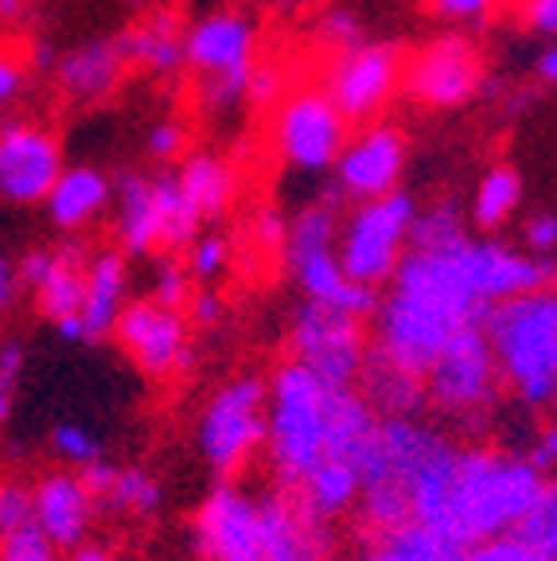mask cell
<instances>
[{
  "instance_id": "obj_1",
  "label": "cell",
  "mask_w": 557,
  "mask_h": 561,
  "mask_svg": "<svg viewBox=\"0 0 557 561\" xmlns=\"http://www.w3.org/2000/svg\"><path fill=\"white\" fill-rule=\"evenodd\" d=\"M546 483L523 456L444 440L410 480V518L476 546L507 535Z\"/></svg>"
},
{
  "instance_id": "obj_2",
  "label": "cell",
  "mask_w": 557,
  "mask_h": 561,
  "mask_svg": "<svg viewBox=\"0 0 557 561\" xmlns=\"http://www.w3.org/2000/svg\"><path fill=\"white\" fill-rule=\"evenodd\" d=\"M390 293L375 308V355L394 363L406 375L425 378L433 355L444 340L464 324H484L491 312L488 300H476L464 285L461 270L448 254L410 250L390 273Z\"/></svg>"
},
{
  "instance_id": "obj_3",
  "label": "cell",
  "mask_w": 557,
  "mask_h": 561,
  "mask_svg": "<svg viewBox=\"0 0 557 561\" xmlns=\"http://www.w3.org/2000/svg\"><path fill=\"white\" fill-rule=\"evenodd\" d=\"M484 335L496 355L499 378L519 402L542 410L557 390V297L549 289L519 293L491 305Z\"/></svg>"
},
{
  "instance_id": "obj_4",
  "label": "cell",
  "mask_w": 557,
  "mask_h": 561,
  "mask_svg": "<svg viewBox=\"0 0 557 561\" xmlns=\"http://www.w3.org/2000/svg\"><path fill=\"white\" fill-rule=\"evenodd\" d=\"M331 398L336 386L320 382L296 359L265 386V440L273 472L285 488H296L323 456H331Z\"/></svg>"
},
{
  "instance_id": "obj_5",
  "label": "cell",
  "mask_w": 557,
  "mask_h": 561,
  "mask_svg": "<svg viewBox=\"0 0 557 561\" xmlns=\"http://www.w3.org/2000/svg\"><path fill=\"white\" fill-rule=\"evenodd\" d=\"M413 210H418V199L401 187L355 203L336 227V257L343 273L359 285L383 289L398 257L406 254Z\"/></svg>"
},
{
  "instance_id": "obj_6",
  "label": "cell",
  "mask_w": 557,
  "mask_h": 561,
  "mask_svg": "<svg viewBox=\"0 0 557 561\" xmlns=\"http://www.w3.org/2000/svg\"><path fill=\"white\" fill-rule=\"evenodd\" d=\"M421 382H425V405H436L441 413L468 421V425L488 417L499 402L503 378H499L484 324L456 328L433 355Z\"/></svg>"
},
{
  "instance_id": "obj_7",
  "label": "cell",
  "mask_w": 557,
  "mask_h": 561,
  "mask_svg": "<svg viewBox=\"0 0 557 561\" xmlns=\"http://www.w3.org/2000/svg\"><path fill=\"white\" fill-rule=\"evenodd\" d=\"M270 129L281 164L308 175L331 172L343 140L351 137V122L340 114V105L331 102L323 87L285 90V98L273 105Z\"/></svg>"
},
{
  "instance_id": "obj_8",
  "label": "cell",
  "mask_w": 557,
  "mask_h": 561,
  "mask_svg": "<svg viewBox=\"0 0 557 561\" xmlns=\"http://www.w3.org/2000/svg\"><path fill=\"white\" fill-rule=\"evenodd\" d=\"M265 440V382L242 375L215 390L200 421V448L218 476L246 465V456Z\"/></svg>"
},
{
  "instance_id": "obj_9",
  "label": "cell",
  "mask_w": 557,
  "mask_h": 561,
  "mask_svg": "<svg viewBox=\"0 0 557 561\" xmlns=\"http://www.w3.org/2000/svg\"><path fill=\"white\" fill-rule=\"evenodd\" d=\"M288 343H293V359L312 370L320 382L355 386L366 355V335L359 316L305 300V305L296 308Z\"/></svg>"
},
{
  "instance_id": "obj_10",
  "label": "cell",
  "mask_w": 557,
  "mask_h": 561,
  "mask_svg": "<svg viewBox=\"0 0 557 561\" xmlns=\"http://www.w3.org/2000/svg\"><path fill=\"white\" fill-rule=\"evenodd\" d=\"M484 75L488 70L476 39L464 32H448L421 47L410 62H401V90L429 110H461L476 102Z\"/></svg>"
},
{
  "instance_id": "obj_11",
  "label": "cell",
  "mask_w": 557,
  "mask_h": 561,
  "mask_svg": "<svg viewBox=\"0 0 557 561\" xmlns=\"http://www.w3.org/2000/svg\"><path fill=\"white\" fill-rule=\"evenodd\" d=\"M401 51L394 44H363L348 47V51L331 55L328 79L323 90L348 122H375L383 117V110L394 102V94L401 90Z\"/></svg>"
},
{
  "instance_id": "obj_12",
  "label": "cell",
  "mask_w": 557,
  "mask_h": 561,
  "mask_svg": "<svg viewBox=\"0 0 557 561\" xmlns=\"http://www.w3.org/2000/svg\"><path fill=\"white\" fill-rule=\"evenodd\" d=\"M453 262L461 270L464 285L476 300L499 305L519 293L549 289L554 280V257H538L531 250H514L499 238H464L453 250Z\"/></svg>"
},
{
  "instance_id": "obj_13",
  "label": "cell",
  "mask_w": 557,
  "mask_h": 561,
  "mask_svg": "<svg viewBox=\"0 0 557 561\" xmlns=\"http://www.w3.org/2000/svg\"><path fill=\"white\" fill-rule=\"evenodd\" d=\"M410 164V140L398 125L390 122H366V129H359L355 137L343 140L340 157L331 164L336 175V192L340 199L363 203L386 195L394 187H401V175Z\"/></svg>"
},
{
  "instance_id": "obj_14",
  "label": "cell",
  "mask_w": 557,
  "mask_h": 561,
  "mask_svg": "<svg viewBox=\"0 0 557 561\" xmlns=\"http://www.w3.org/2000/svg\"><path fill=\"white\" fill-rule=\"evenodd\" d=\"M110 335H117V343L129 351L145 375H175V370H187L195 363L183 312L157 305V300H133V305L125 300Z\"/></svg>"
},
{
  "instance_id": "obj_15",
  "label": "cell",
  "mask_w": 557,
  "mask_h": 561,
  "mask_svg": "<svg viewBox=\"0 0 557 561\" xmlns=\"http://www.w3.org/2000/svg\"><path fill=\"white\" fill-rule=\"evenodd\" d=\"M258 62V20L238 9H218L183 24V67L200 79H250Z\"/></svg>"
},
{
  "instance_id": "obj_16",
  "label": "cell",
  "mask_w": 557,
  "mask_h": 561,
  "mask_svg": "<svg viewBox=\"0 0 557 561\" xmlns=\"http://www.w3.org/2000/svg\"><path fill=\"white\" fill-rule=\"evenodd\" d=\"M59 172L62 145L52 129L35 122L0 125V199L16 203V207L44 203Z\"/></svg>"
},
{
  "instance_id": "obj_17",
  "label": "cell",
  "mask_w": 557,
  "mask_h": 561,
  "mask_svg": "<svg viewBox=\"0 0 557 561\" xmlns=\"http://www.w3.org/2000/svg\"><path fill=\"white\" fill-rule=\"evenodd\" d=\"M195 546L207 561H262L258 500L230 483L215 488L195 515Z\"/></svg>"
},
{
  "instance_id": "obj_18",
  "label": "cell",
  "mask_w": 557,
  "mask_h": 561,
  "mask_svg": "<svg viewBox=\"0 0 557 561\" xmlns=\"http://www.w3.org/2000/svg\"><path fill=\"white\" fill-rule=\"evenodd\" d=\"M258 542L262 561H323L331 550L328 518L288 495H265L258 500Z\"/></svg>"
},
{
  "instance_id": "obj_19",
  "label": "cell",
  "mask_w": 557,
  "mask_h": 561,
  "mask_svg": "<svg viewBox=\"0 0 557 561\" xmlns=\"http://www.w3.org/2000/svg\"><path fill=\"white\" fill-rule=\"evenodd\" d=\"M125 51L117 44V35H102V39H87V44L70 47V51L59 55L55 62V82L67 98L75 102H102L110 98L125 79Z\"/></svg>"
},
{
  "instance_id": "obj_20",
  "label": "cell",
  "mask_w": 557,
  "mask_h": 561,
  "mask_svg": "<svg viewBox=\"0 0 557 561\" xmlns=\"http://www.w3.org/2000/svg\"><path fill=\"white\" fill-rule=\"evenodd\" d=\"M94 500L79 483V476H47L32 491V523L55 550H75L87 538Z\"/></svg>"
},
{
  "instance_id": "obj_21",
  "label": "cell",
  "mask_w": 557,
  "mask_h": 561,
  "mask_svg": "<svg viewBox=\"0 0 557 561\" xmlns=\"http://www.w3.org/2000/svg\"><path fill=\"white\" fill-rule=\"evenodd\" d=\"M125 300H129V262L122 250H98L82 270V343L105 340L114 332V320Z\"/></svg>"
},
{
  "instance_id": "obj_22",
  "label": "cell",
  "mask_w": 557,
  "mask_h": 561,
  "mask_svg": "<svg viewBox=\"0 0 557 561\" xmlns=\"http://www.w3.org/2000/svg\"><path fill=\"white\" fill-rule=\"evenodd\" d=\"M117 199V242L125 257H148L160 250L164 234V207H160L157 180L145 172H122L114 180Z\"/></svg>"
},
{
  "instance_id": "obj_23",
  "label": "cell",
  "mask_w": 557,
  "mask_h": 561,
  "mask_svg": "<svg viewBox=\"0 0 557 561\" xmlns=\"http://www.w3.org/2000/svg\"><path fill=\"white\" fill-rule=\"evenodd\" d=\"M288 270H293V277H296V285H300V293H305V300L340 308V312H351V316H359V320L375 316L378 289L359 285V280H351L348 273H343L340 257H336V245L296 257Z\"/></svg>"
},
{
  "instance_id": "obj_24",
  "label": "cell",
  "mask_w": 557,
  "mask_h": 561,
  "mask_svg": "<svg viewBox=\"0 0 557 561\" xmlns=\"http://www.w3.org/2000/svg\"><path fill=\"white\" fill-rule=\"evenodd\" d=\"M114 199V180L94 164H62V172L55 175L52 192L44 195V207L52 215V222L67 234L90 227Z\"/></svg>"
},
{
  "instance_id": "obj_25",
  "label": "cell",
  "mask_w": 557,
  "mask_h": 561,
  "mask_svg": "<svg viewBox=\"0 0 557 561\" xmlns=\"http://www.w3.org/2000/svg\"><path fill=\"white\" fill-rule=\"evenodd\" d=\"M125 51V62L148 70V75H180L183 70V20L172 9L152 12L148 20L133 24L125 35H117Z\"/></svg>"
},
{
  "instance_id": "obj_26",
  "label": "cell",
  "mask_w": 557,
  "mask_h": 561,
  "mask_svg": "<svg viewBox=\"0 0 557 561\" xmlns=\"http://www.w3.org/2000/svg\"><path fill=\"white\" fill-rule=\"evenodd\" d=\"M175 184H180L183 199L200 210L203 222H215L227 215V207L238 195V172L227 157L218 152H192L183 157L180 172H175Z\"/></svg>"
},
{
  "instance_id": "obj_27",
  "label": "cell",
  "mask_w": 557,
  "mask_h": 561,
  "mask_svg": "<svg viewBox=\"0 0 557 561\" xmlns=\"http://www.w3.org/2000/svg\"><path fill=\"white\" fill-rule=\"evenodd\" d=\"M355 382H363L359 394L366 398V405L375 413H386V417H413V413L425 410V382L418 375H406L394 363H386L371 347H366Z\"/></svg>"
},
{
  "instance_id": "obj_28",
  "label": "cell",
  "mask_w": 557,
  "mask_h": 561,
  "mask_svg": "<svg viewBox=\"0 0 557 561\" xmlns=\"http://www.w3.org/2000/svg\"><path fill=\"white\" fill-rule=\"evenodd\" d=\"M468 550L471 546L410 518V523L394 526V530H378L371 550L359 561H468Z\"/></svg>"
},
{
  "instance_id": "obj_29",
  "label": "cell",
  "mask_w": 557,
  "mask_h": 561,
  "mask_svg": "<svg viewBox=\"0 0 557 561\" xmlns=\"http://www.w3.org/2000/svg\"><path fill=\"white\" fill-rule=\"evenodd\" d=\"M87 250L82 245H62V250H52L44 273L35 280V300H39V312L47 320H62V316L79 312L82 305V270H87Z\"/></svg>"
},
{
  "instance_id": "obj_30",
  "label": "cell",
  "mask_w": 557,
  "mask_h": 561,
  "mask_svg": "<svg viewBox=\"0 0 557 561\" xmlns=\"http://www.w3.org/2000/svg\"><path fill=\"white\" fill-rule=\"evenodd\" d=\"M523 195H526V187H523L519 168H511V164L488 168V172L479 175L476 192H471V207H468L471 227L484 230V234H496L499 227H507V222L514 219Z\"/></svg>"
},
{
  "instance_id": "obj_31",
  "label": "cell",
  "mask_w": 557,
  "mask_h": 561,
  "mask_svg": "<svg viewBox=\"0 0 557 561\" xmlns=\"http://www.w3.org/2000/svg\"><path fill=\"white\" fill-rule=\"evenodd\" d=\"M296 500L312 507L316 515L331 518L340 515V511L355 507L359 500V472L351 460H340V456H323L320 465L305 476V480L296 483Z\"/></svg>"
},
{
  "instance_id": "obj_32",
  "label": "cell",
  "mask_w": 557,
  "mask_h": 561,
  "mask_svg": "<svg viewBox=\"0 0 557 561\" xmlns=\"http://www.w3.org/2000/svg\"><path fill=\"white\" fill-rule=\"evenodd\" d=\"M340 207H331L328 199L323 203H308V207H300L288 219L285 227V242H281V254H285V265H293L296 257L305 254H316V250H328V245H336V227H340V215H336Z\"/></svg>"
},
{
  "instance_id": "obj_33",
  "label": "cell",
  "mask_w": 557,
  "mask_h": 561,
  "mask_svg": "<svg viewBox=\"0 0 557 561\" xmlns=\"http://www.w3.org/2000/svg\"><path fill=\"white\" fill-rule=\"evenodd\" d=\"M464 238H468V219H464V210L456 207L453 199H444L425 210L421 207L413 210L406 245H410V250H436V254H448V250H456Z\"/></svg>"
},
{
  "instance_id": "obj_34",
  "label": "cell",
  "mask_w": 557,
  "mask_h": 561,
  "mask_svg": "<svg viewBox=\"0 0 557 561\" xmlns=\"http://www.w3.org/2000/svg\"><path fill=\"white\" fill-rule=\"evenodd\" d=\"M157 180V195H160V207H164V234H160V245L164 250H187L192 245V238L200 234L207 222L200 219V210L192 207V203L183 199L180 184H175V172H160L152 175Z\"/></svg>"
},
{
  "instance_id": "obj_35",
  "label": "cell",
  "mask_w": 557,
  "mask_h": 561,
  "mask_svg": "<svg viewBox=\"0 0 557 561\" xmlns=\"http://www.w3.org/2000/svg\"><path fill=\"white\" fill-rule=\"evenodd\" d=\"M160 500H164V488L157 483V476H148L145 468H117L114 483L98 503L117 515H152Z\"/></svg>"
},
{
  "instance_id": "obj_36",
  "label": "cell",
  "mask_w": 557,
  "mask_h": 561,
  "mask_svg": "<svg viewBox=\"0 0 557 561\" xmlns=\"http://www.w3.org/2000/svg\"><path fill=\"white\" fill-rule=\"evenodd\" d=\"M507 535L534 546L538 553L557 558V491H554V483H546V488L538 491V500L519 515V523H514Z\"/></svg>"
},
{
  "instance_id": "obj_37",
  "label": "cell",
  "mask_w": 557,
  "mask_h": 561,
  "mask_svg": "<svg viewBox=\"0 0 557 561\" xmlns=\"http://www.w3.org/2000/svg\"><path fill=\"white\" fill-rule=\"evenodd\" d=\"M230 265V242L223 234H195L187 245V273L203 285H211L215 277H223Z\"/></svg>"
},
{
  "instance_id": "obj_38",
  "label": "cell",
  "mask_w": 557,
  "mask_h": 561,
  "mask_svg": "<svg viewBox=\"0 0 557 561\" xmlns=\"http://www.w3.org/2000/svg\"><path fill=\"white\" fill-rule=\"evenodd\" d=\"M363 39H366V27L351 9H328L316 20V44L328 47L331 55L348 51V47L363 44Z\"/></svg>"
},
{
  "instance_id": "obj_39",
  "label": "cell",
  "mask_w": 557,
  "mask_h": 561,
  "mask_svg": "<svg viewBox=\"0 0 557 561\" xmlns=\"http://www.w3.org/2000/svg\"><path fill=\"white\" fill-rule=\"evenodd\" d=\"M187 297H192V273H187V265L175 262V257H160L157 273H152V300L183 312Z\"/></svg>"
},
{
  "instance_id": "obj_40",
  "label": "cell",
  "mask_w": 557,
  "mask_h": 561,
  "mask_svg": "<svg viewBox=\"0 0 557 561\" xmlns=\"http://www.w3.org/2000/svg\"><path fill=\"white\" fill-rule=\"evenodd\" d=\"M288 90V70L281 62H253L250 79H246V102L258 110H270L285 98Z\"/></svg>"
},
{
  "instance_id": "obj_41",
  "label": "cell",
  "mask_w": 557,
  "mask_h": 561,
  "mask_svg": "<svg viewBox=\"0 0 557 561\" xmlns=\"http://www.w3.org/2000/svg\"><path fill=\"white\" fill-rule=\"evenodd\" d=\"M52 445H55V453H59L62 460H70V465H79V468L102 456V445H98L94 433L82 430V425H75V421H62V425H55Z\"/></svg>"
},
{
  "instance_id": "obj_42",
  "label": "cell",
  "mask_w": 557,
  "mask_h": 561,
  "mask_svg": "<svg viewBox=\"0 0 557 561\" xmlns=\"http://www.w3.org/2000/svg\"><path fill=\"white\" fill-rule=\"evenodd\" d=\"M0 561H59V558H55V546L39 535V526L32 523L0 538Z\"/></svg>"
},
{
  "instance_id": "obj_43",
  "label": "cell",
  "mask_w": 557,
  "mask_h": 561,
  "mask_svg": "<svg viewBox=\"0 0 557 561\" xmlns=\"http://www.w3.org/2000/svg\"><path fill=\"white\" fill-rule=\"evenodd\" d=\"M145 149L148 157L157 160V164H168V160H180L183 149H187V125L175 122V117H160L145 137Z\"/></svg>"
},
{
  "instance_id": "obj_44",
  "label": "cell",
  "mask_w": 557,
  "mask_h": 561,
  "mask_svg": "<svg viewBox=\"0 0 557 561\" xmlns=\"http://www.w3.org/2000/svg\"><path fill=\"white\" fill-rule=\"evenodd\" d=\"M468 561H554L549 553H538L534 546L519 542L511 535L488 538V542H476L468 550Z\"/></svg>"
},
{
  "instance_id": "obj_45",
  "label": "cell",
  "mask_w": 557,
  "mask_h": 561,
  "mask_svg": "<svg viewBox=\"0 0 557 561\" xmlns=\"http://www.w3.org/2000/svg\"><path fill=\"white\" fill-rule=\"evenodd\" d=\"M429 12L448 24H484L488 16H496V9L503 0H425Z\"/></svg>"
},
{
  "instance_id": "obj_46",
  "label": "cell",
  "mask_w": 557,
  "mask_h": 561,
  "mask_svg": "<svg viewBox=\"0 0 557 561\" xmlns=\"http://www.w3.org/2000/svg\"><path fill=\"white\" fill-rule=\"evenodd\" d=\"M32 526V491L20 483H0V538Z\"/></svg>"
},
{
  "instance_id": "obj_47",
  "label": "cell",
  "mask_w": 557,
  "mask_h": 561,
  "mask_svg": "<svg viewBox=\"0 0 557 561\" xmlns=\"http://www.w3.org/2000/svg\"><path fill=\"white\" fill-rule=\"evenodd\" d=\"M285 227H288L285 210H281V207H262L250 222L253 245H258V250H281V242H285Z\"/></svg>"
},
{
  "instance_id": "obj_48",
  "label": "cell",
  "mask_w": 557,
  "mask_h": 561,
  "mask_svg": "<svg viewBox=\"0 0 557 561\" xmlns=\"http://www.w3.org/2000/svg\"><path fill=\"white\" fill-rule=\"evenodd\" d=\"M519 20H523L526 32L554 39L557 35V0H523V4H519Z\"/></svg>"
},
{
  "instance_id": "obj_49",
  "label": "cell",
  "mask_w": 557,
  "mask_h": 561,
  "mask_svg": "<svg viewBox=\"0 0 557 561\" xmlns=\"http://www.w3.org/2000/svg\"><path fill=\"white\" fill-rule=\"evenodd\" d=\"M523 238H526V250H531V254L549 257L554 254V245H557V219L549 215V210H538V215L526 219Z\"/></svg>"
},
{
  "instance_id": "obj_50",
  "label": "cell",
  "mask_w": 557,
  "mask_h": 561,
  "mask_svg": "<svg viewBox=\"0 0 557 561\" xmlns=\"http://www.w3.org/2000/svg\"><path fill=\"white\" fill-rule=\"evenodd\" d=\"M24 79H27V67L16 59V55H4L0 51V105H9L20 98L24 90Z\"/></svg>"
},
{
  "instance_id": "obj_51",
  "label": "cell",
  "mask_w": 557,
  "mask_h": 561,
  "mask_svg": "<svg viewBox=\"0 0 557 561\" xmlns=\"http://www.w3.org/2000/svg\"><path fill=\"white\" fill-rule=\"evenodd\" d=\"M523 460L534 468V472H538V476H546V480H549V476H554V465H557V437H554V430H546V433H542V437L534 440V445H531V453H526Z\"/></svg>"
},
{
  "instance_id": "obj_52",
  "label": "cell",
  "mask_w": 557,
  "mask_h": 561,
  "mask_svg": "<svg viewBox=\"0 0 557 561\" xmlns=\"http://www.w3.org/2000/svg\"><path fill=\"white\" fill-rule=\"evenodd\" d=\"M187 300H192V324L215 328L218 320H223V297H218V293L203 289V293H195V297H187Z\"/></svg>"
},
{
  "instance_id": "obj_53",
  "label": "cell",
  "mask_w": 557,
  "mask_h": 561,
  "mask_svg": "<svg viewBox=\"0 0 557 561\" xmlns=\"http://www.w3.org/2000/svg\"><path fill=\"white\" fill-rule=\"evenodd\" d=\"M20 370H24V347L20 343H4V351H0V386L16 390Z\"/></svg>"
},
{
  "instance_id": "obj_54",
  "label": "cell",
  "mask_w": 557,
  "mask_h": 561,
  "mask_svg": "<svg viewBox=\"0 0 557 561\" xmlns=\"http://www.w3.org/2000/svg\"><path fill=\"white\" fill-rule=\"evenodd\" d=\"M55 62H59V51H55L52 39H35V44L27 47V67H32L35 75H52Z\"/></svg>"
},
{
  "instance_id": "obj_55",
  "label": "cell",
  "mask_w": 557,
  "mask_h": 561,
  "mask_svg": "<svg viewBox=\"0 0 557 561\" xmlns=\"http://www.w3.org/2000/svg\"><path fill=\"white\" fill-rule=\"evenodd\" d=\"M20 289V277H16V265L9 262V257L0 254V312L12 305V297H16Z\"/></svg>"
},
{
  "instance_id": "obj_56",
  "label": "cell",
  "mask_w": 557,
  "mask_h": 561,
  "mask_svg": "<svg viewBox=\"0 0 557 561\" xmlns=\"http://www.w3.org/2000/svg\"><path fill=\"white\" fill-rule=\"evenodd\" d=\"M534 75H538L546 87H554L557 82V47L554 44H546L538 51V59H534Z\"/></svg>"
},
{
  "instance_id": "obj_57",
  "label": "cell",
  "mask_w": 557,
  "mask_h": 561,
  "mask_svg": "<svg viewBox=\"0 0 557 561\" xmlns=\"http://www.w3.org/2000/svg\"><path fill=\"white\" fill-rule=\"evenodd\" d=\"M32 12V0H0V24H20Z\"/></svg>"
},
{
  "instance_id": "obj_58",
  "label": "cell",
  "mask_w": 557,
  "mask_h": 561,
  "mask_svg": "<svg viewBox=\"0 0 557 561\" xmlns=\"http://www.w3.org/2000/svg\"><path fill=\"white\" fill-rule=\"evenodd\" d=\"M12 394H16L12 386H0V421H4L12 413Z\"/></svg>"
},
{
  "instance_id": "obj_59",
  "label": "cell",
  "mask_w": 557,
  "mask_h": 561,
  "mask_svg": "<svg viewBox=\"0 0 557 561\" xmlns=\"http://www.w3.org/2000/svg\"><path fill=\"white\" fill-rule=\"evenodd\" d=\"M75 561H110V558H105L102 550H79L75 553Z\"/></svg>"
},
{
  "instance_id": "obj_60",
  "label": "cell",
  "mask_w": 557,
  "mask_h": 561,
  "mask_svg": "<svg viewBox=\"0 0 557 561\" xmlns=\"http://www.w3.org/2000/svg\"><path fill=\"white\" fill-rule=\"evenodd\" d=\"M125 4H133V9H148L152 0H125Z\"/></svg>"
}]
</instances>
